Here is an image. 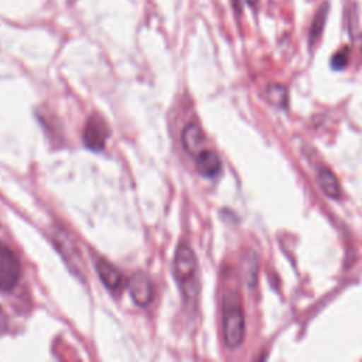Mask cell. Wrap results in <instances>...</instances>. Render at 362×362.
Segmentation results:
<instances>
[{"label": "cell", "mask_w": 362, "mask_h": 362, "mask_svg": "<svg viewBox=\"0 0 362 362\" xmlns=\"http://www.w3.org/2000/svg\"><path fill=\"white\" fill-rule=\"evenodd\" d=\"M96 270H98V274H99L102 283L110 291H117L122 287V281H123L122 276H120L119 270L115 266H112L109 262L99 259L96 262Z\"/></svg>", "instance_id": "6"}, {"label": "cell", "mask_w": 362, "mask_h": 362, "mask_svg": "<svg viewBox=\"0 0 362 362\" xmlns=\"http://www.w3.org/2000/svg\"><path fill=\"white\" fill-rule=\"evenodd\" d=\"M197 273V257L192 249L188 245L181 243L174 256V276L178 284L184 288H188L192 284Z\"/></svg>", "instance_id": "2"}, {"label": "cell", "mask_w": 362, "mask_h": 362, "mask_svg": "<svg viewBox=\"0 0 362 362\" xmlns=\"http://www.w3.org/2000/svg\"><path fill=\"white\" fill-rule=\"evenodd\" d=\"M109 129L106 122L99 115H92L83 130V143L90 150H102L105 147Z\"/></svg>", "instance_id": "4"}, {"label": "cell", "mask_w": 362, "mask_h": 362, "mask_svg": "<svg viewBox=\"0 0 362 362\" xmlns=\"http://www.w3.org/2000/svg\"><path fill=\"white\" fill-rule=\"evenodd\" d=\"M223 338L229 348H238L245 338V315L238 301L228 303L223 308Z\"/></svg>", "instance_id": "1"}, {"label": "cell", "mask_w": 362, "mask_h": 362, "mask_svg": "<svg viewBox=\"0 0 362 362\" xmlns=\"http://www.w3.org/2000/svg\"><path fill=\"white\" fill-rule=\"evenodd\" d=\"M182 144L185 147V150L191 154H198L199 151H202L204 143H205V137L204 133L201 130V127L198 124H188L184 130H182Z\"/></svg>", "instance_id": "8"}, {"label": "cell", "mask_w": 362, "mask_h": 362, "mask_svg": "<svg viewBox=\"0 0 362 362\" xmlns=\"http://www.w3.org/2000/svg\"><path fill=\"white\" fill-rule=\"evenodd\" d=\"M348 64V51L346 48L338 51L334 57H332V61H331V65L334 69H342L345 65Z\"/></svg>", "instance_id": "12"}, {"label": "cell", "mask_w": 362, "mask_h": 362, "mask_svg": "<svg viewBox=\"0 0 362 362\" xmlns=\"http://www.w3.org/2000/svg\"><path fill=\"white\" fill-rule=\"evenodd\" d=\"M129 290L133 301L139 305H147L153 298L151 281L143 273H137L132 277L129 283Z\"/></svg>", "instance_id": "5"}, {"label": "cell", "mask_w": 362, "mask_h": 362, "mask_svg": "<svg viewBox=\"0 0 362 362\" xmlns=\"http://www.w3.org/2000/svg\"><path fill=\"white\" fill-rule=\"evenodd\" d=\"M7 328V321H6V315L3 314V311L0 310V334H3Z\"/></svg>", "instance_id": "13"}, {"label": "cell", "mask_w": 362, "mask_h": 362, "mask_svg": "<svg viewBox=\"0 0 362 362\" xmlns=\"http://www.w3.org/2000/svg\"><path fill=\"white\" fill-rule=\"evenodd\" d=\"M328 8H329L328 4L324 3L318 8V11L315 13V16L313 18V23H311V27H310V42H314L320 37V34L324 28V24H325V17H327Z\"/></svg>", "instance_id": "11"}, {"label": "cell", "mask_w": 362, "mask_h": 362, "mask_svg": "<svg viewBox=\"0 0 362 362\" xmlns=\"http://www.w3.org/2000/svg\"><path fill=\"white\" fill-rule=\"evenodd\" d=\"M246 1H247V3H249L252 7H255V6L257 4V1H259V0H246Z\"/></svg>", "instance_id": "14"}, {"label": "cell", "mask_w": 362, "mask_h": 362, "mask_svg": "<svg viewBox=\"0 0 362 362\" xmlns=\"http://www.w3.org/2000/svg\"><path fill=\"white\" fill-rule=\"evenodd\" d=\"M20 279V263L16 255L0 242V290H11Z\"/></svg>", "instance_id": "3"}, {"label": "cell", "mask_w": 362, "mask_h": 362, "mask_svg": "<svg viewBox=\"0 0 362 362\" xmlns=\"http://www.w3.org/2000/svg\"><path fill=\"white\" fill-rule=\"evenodd\" d=\"M266 96H267V100L272 105L277 106V107H286L287 106L288 92H287V88L284 85H280V83L267 85Z\"/></svg>", "instance_id": "10"}, {"label": "cell", "mask_w": 362, "mask_h": 362, "mask_svg": "<svg viewBox=\"0 0 362 362\" xmlns=\"http://www.w3.org/2000/svg\"><path fill=\"white\" fill-rule=\"evenodd\" d=\"M317 182L320 188L324 191V194L329 198H338L341 194V188L338 184L337 177L328 170V168H321L317 173Z\"/></svg>", "instance_id": "9"}, {"label": "cell", "mask_w": 362, "mask_h": 362, "mask_svg": "<svg viewBox=\"0 0 362 362\" xmlns=\"http://www.w3.org/2000/svg\"><path fill=\"white\" fill-rule=\"evenodd\" d=\"M197 170L204 177H215L221 170V160L216 153L211 150H202L197 154Z\"/></svg>", "instance_id": "7"}]
</instances>
